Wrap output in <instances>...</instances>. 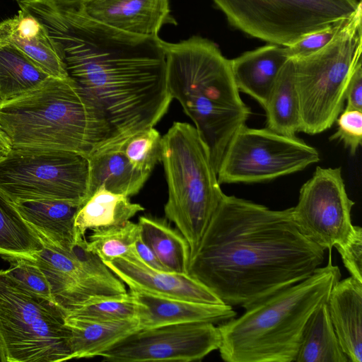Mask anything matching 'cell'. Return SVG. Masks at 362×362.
<instances>
[{
    "label": "cell",
    "instance_id": "6da1fadb",
    "mask_svg": "<svg viewBox=\"0 0 362 362\" xmlns=\"http://www.w3.org/2000/svg\"><path fill=\"white\" fill-rule=\"evenodd\" d=\"M325 250L305 237L292 207L272 210L224 194L188 274L224 304L245 309L310 276Z\"/></svg>",
    "mask_w": 362,
    "mask_h": 362
},
{
    "label": "cell",
    "instance_id": "7a4b0ae2",
    "mask_svg": "<svg viewBox=\"0 0 362 362\" xmlns=\"http://www.w3.org/2000/svg\"><path fill=\"white\" fill-rule=\"evenodd\" d=\"M49 36L69 77L100 104L112 127L114 139L105 148L154 127L168 112L173 98L158 36L114 29L78 8L63 13Z\"/></svg>",
    "mask_w": 362,
    "mask_h": 362
},
{
    "label": "cell",
    "instance_id": "3957f363",
    "mask_svg": "<svg viewBox=\"0 0 362 362\" xmlns=\"http://www.w3.org/2000/svg\"><path fill=\"white\" fill-rule=\"evenodd\" d=\"M163 47L168 90L194 122L217 174L230 141L251 113L240 95L230 60L199 36L163 41Z\"/></svg>",
    "mask_w": 362,
    "mask_h": 362
},
{
    "label": "cell",
    "instance_id": "277c9868",
    "mask_svg": "<svg viewBox=\"0 0 362 362\" xmlns=\"http://www.w3.org/2000/svg\"><path fill=\"white\" fill-rule=\"evenodd\" d=\"M0 129L12 147L66 150L88 158L114 139L102 107L70 77L49 76L0 103Z\"/></svg>",
    "mask_w": 362,
    "mask_h": 362
},
{
    "label": "cell",
    "instance_id": "5b68a950",
    "mask_svg": "<svg viewBox=\"0 0 362 362\" xmlns=\"http://www.w3.org/2000/svg\"><path fill=\"white\" fill-rule=\"evenodd\" d=\"M340 278L329 251L326 266L250 306L240 317L219 323L221 358L227 362L294 361L308 318L327 302Z\"/></svg>",
    "mask_w": 362,
    "mask_h": 362
},
{
    "label": "cell",
    "instance_id": "8992f818",
    "mask_svg": "<svg viewBox=\"0 0 362 362\" xmlns=\"http://www.w3.org/2000/svg\"><path fill=\"white\" fill-rule=\"evenodd\" d=\"M161 162L168 189L165 215L187 240L191 257L224 193L206 145L188 123L174 122L162 136Z\"/></svg>",
    "mask_w": 362,
    "mask_h": 362
},
{
    "label": "cell",
    "instance_id": "52a82bcc",
    "mask_svg": "<svg viewBox=\"0 0 362 362\" xmlns=\"http://www.w3.org/2000/svg\"><path fill=\"white\" fill-rule=\"evenodd\" d=\"M66 313L0 269V339L6 362L72 359Z\"/></svg>",
    "mask_w": 362,
    "mask_h": 362
},
{
    "label": "cell",
    "instance_id": "ba28073f",
    "mask_svg": "<svg viewBox=\"0 0 362 362\" xmlns=\"http://www.w3.org/2000/svg\"><path fill=\"white\" fill-rule=\"evenodd\" d=\"M361 8L326 46L295 62L301 131L315 135L329 129L341 112L350 78L361 62Z\"/></svg>",
    "mask_w": 362,
    "mask_h": 362
},
{
    "label": "cell",
    "instance_id": "9c48e42d",
    "mask_svg": "<svg viewBox=\"0 0 362 362\" xmlns=\"http://www.w3.org/2000/svg\"><path fill=\"white\" fill-rule=\"evenodd\" d=\"M234 28L288 47L305 35L353 17L358 0H213Z\"/></svg>",
    "mask_w": 362,
    "mask_h": 362
},
{
    "label": "cell",
    "instance_id": "30bf717a",
    "mask_svg": "<svg viewBox=\"0 0 362 362\" xmlns=\"http://www.w3.org/2000/svg\"><path fill=\"white\" fill-rule=\"evenodd\" d=\"M89 160L83 154L12 147L0 160V192L13 203L55 199L81 204L88 192Z\"/></svg>",
    "mask_w": 362,
    "mask_h": 362
},
{
    "label": "cell",
    "instance_id": "8fae6325",
    "mask_svg": "<svg viewBox=\"0 0 362 362\" xmlns=\"http://www.w3.org/2000/svg\"><path fill=\"white\" fill-rule=\"evenodd\" d=\"M317 150L296 136L242 126L234 134L217 172L221 184L257 183L316 163Z\"/></svg>",
    "mask_w": 362,
    "mask_h": 362
},
{
    "label": "cell",
    "instance_id": "7c38bea8",
    "mask_svg": "<svg viewBox=\"0 0 362 362\" xmlns=\"http://www.w3.org/2000/svg\"><path fill=\"white\" fill-rule=\"evenodd\" d=\"M42 249L31 258L45 274L51 295L66 315L95 296L127 292L123 282L78 237L69 250L42 241Z\"/></svg>",
    "mask_w": 362,
    "mask_h": 362
},
{
    "label": "cell",
    "instance_id": "4fadbf2b",
    "mask_svg": "<svg viewBox=\"0 0 362 362\" xmlns=\"http://www.w3.org/2000/svg\"><path fill=\"white\" fill-rule=\"evenodd\" d=\"M354 205L346 190L341 168L317 166L302 185L292 216L305 237L332 251L347 240L353 229Z\"/></svg>",
    "mask_w": 362,
    "mask_h": 362
},
{
    "label": "cell",
    "instance_id": "5bb4252c",
    "mask_svg": "<svg viewBox=\"0 0 362 362\" xmlns=\"http://www.w3.org/2000/svg\"><path fill=\"white\" fill-rule=\"evenodd\" d=\"M221 334L211 322H187L139 329L100 354L104 361H199L218 349Z\"/></svg>",
    "mask_w": 362,
    "mask_h": 362
},
{
    "label": "cell",
    "instance_id": "9a60e30c",
    "mask_svg": "<svg viewBox=\"0 0 362 362\" xmlns=\"http://www.w3.org/2000/svg\"><path fill=\"white\" fill-rule=\"evenodd\" d=\"M74 4L90 18L135 35L158 36L163 25L176 24L169 0H85Z\"/></svg>",
    "mask_w": 362,
    "mask_h": 362
},
{
    "label": "cell",
    "instance_id": "2e32d148",
    "mask_svg": "<svg viewBox=\"0 0 362 362\" xmlns=\"http://www.w3.org/2000/svg\"><path fill=\"white\" fill-rule=\"evenodd\" d=\"M104 263L130 290L209 304H224L206 286L187 274L155 270L143 260L132 262L122 257Z\"/></svg>",
    "mask_w": 362,
    "mask_h": 362
},
{
    "label": "cell",
    "instance_id": "e0dca14e",
    "mask_svg": "<svg viewBox=\"0 0 362 362\" xmlns=\"http://www.w3.org/2000/svg\"><path fill=\"white\" fill-rule=\"evenodd\" d=\"M130 291L139 304V329L187 322L221 323L236 315L232 306L226 304H209Z\"/></svg>",
    "mask_w": 362,
    "mask_h": 362
},
{
    "label": "cell",
    "instance_id": "ac0fdd59",
    "mask_svg": "<svg viewBox=\"0 0 362 362\" xmlns=\"http://www.w3.org/2000/svg\"><path fill=\"white\" fill-rule=\"evenodd\" d=\"M0 41L14 45L49 76L69 77L47 29L27 11L0 22Z\"/></svg>",
    "mask_w": 362,
    "mask_h": 362
},
{
    "label": "cell",
    "instance_id": "d6986e66",
    "mask_svg": "<svg viewBox=\"0 0 362 362\" xmlns=\"http://www.w3.org/2000/svg\"><path fill=\"white\" fill-rule=\"evenodd\" d=\"M327 306L334 332L349 361H362V282L353 276L332 288Z\"/></svg>",
    "mask_w": 362,
    "mask_h": 362
},
{
    "label": "cell",
    "instance_id": "ffe728a7",
    "mask_svg": "<svg viewBox=\"0 0 362 362\" xmlns=\"http://www.w3.org/2000/svg\"><path fill=\"white\" fill-rule=\"evenodd\" d=\"M288 59L286 47L271 44L231 59V69L239 91L249 95L264 107Z\"/></svg>",
    "mask_w": 362,
    "mask_h": 362
},
{
    "label": "cell",
    "instance_id": "44dd1931",
    "mask_svg": "<svg viewBox=\"0 0 362 362\" xmlns=\"http://www.w3.org/2000/svg\"><path fill=\"white\" fill-rule=\"evenodd\" d=\"M13 204L41 241L64 250H69L75 244V218L81 204L43 199L17 202Z\"/></svg>",
    "mask_w": 362,
    "mask_h": 362
},
{
    "label": "cell",
    "instance_id": "7402d4cb",
    "mask_svg": "<svg viewBox=\"0 0 362 362\" xmlns=\"http://www.w3.org/2000/svg\"><path fill=\"white\" fill-rule=\"evenodd\" d=\"M88 197L100 186L116 194L134 196L150 175L134 168L117 148L100 149L88 157Z\"/></svg>",
    "mask_w": 362,
    "mask_h": 362
},
{
    "label": "cell",
    "instance_id": "603a6c76",
    "mask_svg": "<svg viewBox=\"0 0 362 362\" xmlns=\"http://www.w3.org/2000/svg\"><path fill=\"white\" fill-rule=\"evenodd\" d=\"M144 208L132 203L129 197L100 186L80 205L75 218L78 237L87 230H98L124 224Z\"/></svg>",
    "mask_w": 362,
    "mask_h": 362
},
{
    "label": "cell",
    "instance_id": "cb8c5ba5",
    "mask_svg": "<svg viewBox=\"0 0 362 362\" xmlns=\"http://www.w3.org/2000/svg\"><path fill=\"white\" fill-rule=\"evenodd\" d=\"M66 323L71 334L72 359L100 356L115 342L139 329L138 319L97 321L66 315Z\"/></svg>",
    "mask_w": 362,
    "mask_h": 362
},
{
    "label": "cell",
    "instance_id": "d4e9b609",
    "mask_svg": "<svg viewBox=\"0 0 362 362\" xmlns=\"http://www.w3.org/2000/svg\"><path fill=\"white\" fill-rule=\"evenodd\" d=\"M264 109L267 128L296 136L301 131L300 102L295 81V62L289 58L281 70Z\"/></svg>",
    "mask_w": 362,
    "mask_h": 362
},
{
    "label": "cell",
    "instance_id": "484cf974",
    "mask_svg": "<svg viewBox=\"0 0 362 362\" xmlns=\"http://www.w3.org/2000/svg\"><path fill=\"white\" fill-rule=\"evenodd\" d=\"M140 237L169 272L187 274L189 245L183 235L165 219L141 216Z\"/></svg>",
    "mask_w": 362,
    "mask_h": 362
},
{
    "label": "cell",
    "instance_id": "4316f807",
    "mask_svg": "<svg viewBox=\"0 0 362 362\" xmlns=\"http://www.w3.org/2000/svg\"><path fill=\"white\" fill-rule=\"evenodd\" d=\"M294 361H349L334 332L327 302L321 304L308 318Z\"/></svg>",
    "mask_w": 362,
    "mask_h": 362
},
{
    "label": "cell",
    "instance_id": "83f0119b",
    "mask_svg": "<svg viewBox=\"0 0 362 362\" xmlns=\"http://www.w3.org/2000/svg\"><path fill=\"white\" fill-rule=\"evenodd\" d=\"M49 76L14 45L0 41V103L33 90Z\"/></svg>",
    "mask_w": 362,
    "mask_h": 362
},
{
    "label": "cell",
    "instance_id": "f1b7e54d",
    "mask_svg": "<svg viewBox=\"0 0 362 362\" xmlns=\"http://www.w3.org/2000/svg\"><path fill=\"white\" fill-rule=\"evenodd\" d=\"M43 244L13 203L0 192V255L32 258Z\"/></svg>",
    "mask_w": 362,
    "mask_h": 362
},
{
    "label": "cell",
    "instance_id": "f546056e",
    "mask_svg": "<svg viewBox=\"0 0 362 362\" xmlns=\"http://www.w3.org/2000/svg\"><path fill=\"white\" fill-rule=\"evenodd\" d=\"M139 235V224L128 221L122 226L93 230L87 247L103 262L119 257L136 262L142 260L135 246Z\"/></svg>",
    "mask_w": 362,
    "mask_h": 362
},
{
    "label": "cell",
    "instance_id": "4dcf8cb0",
    "mask_svg": "<svg viewBox=\"0 0 362 362\" xmlns=\"http://www.w3.org/2000/svg\"><path fill=\"white\" fill-rule=\"evenodd\" d=\"M139 304L130 291L124 293L90 297L67 315L97 321L137 319Z\"/></svg>",
    "mask_w": 362,
    "mask_h": 362
},
{
    "label": "cell",
    "instance_id": "1f68e13d",
    "mask_svg": "<svg viewBox=\"0 0 362 362\" xmlns=\"http://www.w3.org/2000/svg\"><path fill=\"white\" fill-rule=\"evenodd\" d=\"M137 170L150 175L161 162L162 136L154 127L135 133L118 147Z\"/></svg>",
    "mask_w": 362,
    "mask_h": 362
},
{
    "label": "cell",
    "instance_id": "d6a6232c",
    "mask_svg": "<svg viewBox=\"0 0 362 362\" xmlns=\"http://www.w3.org/2000/svg\"><path fill=\"white\" fill-rule=\"evenodd\" d=\"M1 257L9 263L10 266L6 271L13 280L26 290L53 300L45 274L31 258Z\"/></svg>",
    "mask_w": 362,
    "mask_h": 362
},
{
    "label": "cell",
    "instance_id": "836d02e7",
    "mask_svg": "<svg viewBox=\"0 0 362 362\" xmlns=\"http://www.w3.org/2000/svg\"><path fill=\"white\" fill-rule=\"evenodd\" d=\"M335 122L337 129L329 140L341 141L355 155L362 143V111L345 108Z\"/></svg>",
    "mask_w": 362,
    "mask_h": 362
},
{
    "label": "cell",
    "instance_id": "e575fe53",
    "mask_svg": "<svg viewBox=\"0 0 362 362\" xmlns=\"http://www.w3.org/2000/svg\"><path fill=\"white\" fill-rule=\"evenodd\" d=\"M351 18L310 33L294 44L286 47L288 57L298 59L310 55L321 49L338 35Z\"/></svg>",
    "mask_w": 362,
    "mask_h": 362
},
{
    "label": "cell",
    "instance_id": "d590c367",
    "mask_svg": "<svg viewBox=\"0 0 362 362\" xmlns=\"http://www.w3.org/2000/svg\"><path fill=\"white\" fill-rule=\"evenodd\" d=\"M335 247L351 276L362 282V228L354 226L347 240Z\"/></svg>",
    "mask_w": 362,
    "mask_h": 362
},
{
    "label": "cell",
    "instance_id": "8d00e7d4",
    "mask_svg": "<svg viewBox=\"0 0 362 362\" xmlns=\"http://www.w3.org/2000/svg\"><path fill=\"white\" fill-rule=\"evenodd\" d=\"M345 100L346 109L362 111V67L361 62L355 68L348 84Z\"/></svg>",
    "mask_w": 362,
    "mask_h": 362
},
{
    "label": "cell",
    "instance_id": "74e56055",
    "mask_svg": "<svg viewBox=\"0 0 362 362\" xmlns=\"http://www.w3.org/2000/svg\"><path fill=\"white\" fill-rule=\"evenodd\" d=\"M135 246L139 257L148 267L155 270L168 272L140 235L135 243Z\"/></svg>",
    "mask_w": 362,
    "mask_h": 362
},
{
    "label": "cell",
    "instance_id": "f35d334b",
    "mask_svg": "<svg viewBox=\"0 0 362 362\" xmlns=\"http://www.w3.org/2000/svg\"><path fill=\"white\" fill-rule=\"evenodd\" d=\"M11 148V144L0 129V160L7 156Z\"/></svg>",
    "mask_w": 362,
    "mask_h": 362
},
{
    "label": "cell",
    "instance_id": "ab89813d",
    "mask_svg": "<svg viewBox=\"0 0 362 362\" xmlns=\"http://www.w3.org/2000/svg\"><path fill=\"white\" fill-rule=\"evenodd\" d=\"M0 362H6L4 349L0 339Z\"/></svg>",
    "mask_w": 362,
    "mask_h": 362
},
{
    "label": "cell",
    "instance_id": "60d3db41",
    "mask_svg": "<svg viewBox=\"0 0 362 362\" xmlns=\"http://www.w3.org/2000/svg\"><path fill=\"white\" fill-rule=\"evenodd\" d=\"M64 1H66L72 2V3H80L85 0H64Z\"/></svg>",
    "mask_w": 362,
    "mask_h": 362
},
{
    "label": "cell",
    "instance_id": "b9f144b4",
    "mask_svg": "<svg viewBox=\"0 0 362 362\" xmlns=\"http://www.w3.org/2000/svg\"><path fill=\"white\" fill-rule=\"evenodd\" d=\"M358 1H361V0H358Z\"/></svg>",
    "mask_w": 362,
    "mask_h": 362
}]
</instances>
